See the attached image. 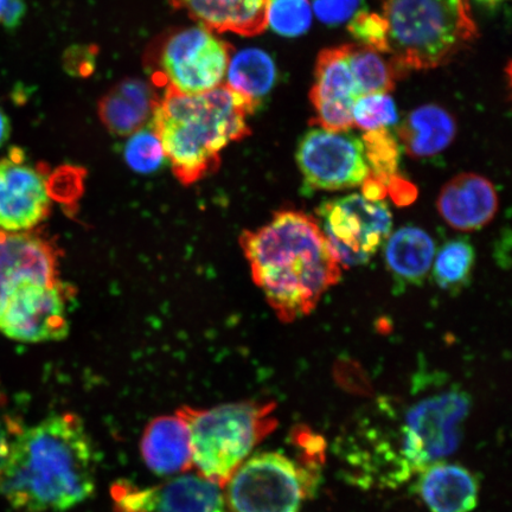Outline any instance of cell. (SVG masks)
<instances>
[{
  "label": "cell",
  "instance_id": "cell-39",
  "mask_svg": "<svg viewBox=\"0 0 512 512\" xmlns=\"http://www.w3.org/2000/svg\"><path fill=\"white\" fill-rule=\"evenodd\" d=\"M475 2L486 9L495 10L504 3L509 2V0H475Z\"/></svg>",
  "mask_w": 512,
  "mask_h": 512
},
{
  "label": "cell",
  "instance_id": "cell-29",
  "mask_svg": "<svg viewBox=\"0 0 512 512\" xmlns=\"http://www.w3.org/2000/svg\"><path fill=\"white\" fill-rule=\"evenodd\" d=\"M124 157L127 165L140 174L157 171L166 160L162 143L151 127L131 134L125 145Z\"/></svg>",
  "mask_w": 512,
  "mask_h": 512
},
{
  "label": "cell",
  "instance_id": "cell-38",
  "mask_svg": "<svg viewBox=\"0 0 512 512\" xmlns=\"http://www.w3.org/2000/svg\"><path fill=\"white\" fill-rule=\"evenodd\" d=\"M11 136V124L8 115L0 107V149L8 143Z\"/></svg>",
  "mask_w": 512,
  "mask_h": 512
},
{
  "label": "cell",
  "instance_id": "cell-26",
  "mask_svg": "<svg viewBox=\"0 0 512 512\" xmlns=\"http://www.w3.org/2000/svg\"><path fill=\"white\" fill-rule=\"evenodd\" d=\"M362 144L369 172L386 184L398 174L400 164V143L388 128L368 131L363 134Z\"/></svg>",
  "mask_w": 512,
  "mask_h": 512
},
{
  "label": "cell",
  "instance_id": "cell-14",
  "mask_svg": "<svg viewBox=\"0 0 512 512\" xmlns=\"http://www.w3.org/2000/svg\"><path fill=\"white\" fill-rule=\"evenodd\" d=\"M360 95L348 62V44L320 51L310 99L316 111L313 125L332 132L354 127L352 108Z\"/></svg>",
  "mask_w": 512,
  "mask_h": 512
},
{
  "label": "cell",
  "instance_id": "cell-3",
  "mask_svg": "<svg viewBox=\"0 0 512 512\" xmlns=\"http://www.w3.org/2000/svg\"><path fill=\"white\" fill-rule=\"evenodd\" d=\"M258 105L223 83L195 95L166 89L151 128L178 181L192 185L219 169L223 150L251 134L248 117Z\"/></svg>",
  "mask_w": 512,
  "mask_h": 512
},
{
  "label": "cell",
  "instance_id": "cell-37",
  "mask_svg": "<svg viewBox=\"0 0 512 512\" xmlns=\"http://www.w3.org/2000/svg\"><path fill=\"white\" fill-rule=\"evenodd\" d=\"M361 187L362 196L371 202H382L388 196L386 184L380 178L371 175L370 172Z\"/></svg>",
  "mask_w": 512,
  "mask_h": 512
},
{
  "label": "cell",
  "instance_id": "cell-5",
  "mask_svg": "<svg viewBox=\"0 0 512 512\" xmlns=\"http://www.w3.org/2000/svg\"><path fill=\"white\" fill-rule=\"evenodd\" d=\"M273 403L235 402L208 409H178L187 421L192 467L198 475L223 486L277 421Z\"/></svg>",
  "mask_w": 512,
  "mask_h": 512
},
{
  "label": "cell",
  "instance_id": "cell-31",
  "mask_svg": "<svg viewBox=\"0 0 512 512\" xmlns=\"http://www.w3.org/2000/svg\"><path fill=\"white\" fill-rule=\"evenodd\" d=\"M23 430L21 421L11 413L8 398L0 387V476L8 463L12 446Z\"/></svg>",
  "mask_w": 512,
  "mask_h": 512
},
{
  "label": "cell",
  "instance_id": "cell-30",
  "mask_svg": "<svg viewBox=\"0 0 512 512\" xmlns=\"http://www.w3.org/2000/svg\"><path fill=\"white\" fill-rule=\"evenodd\" d=\"M349 31L361 46L380 54H388V28L383 16L374 12H358L351 18Z\"/></svg>",
  "mask_w": 512,
  "mask_h": 512
},
{
  "label": "cell",
  "instance_id": "cell-7",
  "mask_svg": "<svg viewBox=\"0 0 512 512\" xmlns=\"http://www.w3.org/2000/svg\"><path fill=\"white\" fill-rule=\"evenodd\" d=\"M317 214L331 252L343 267L368 264L392 232L393 217L387 204L358 194L326 201Z\"/></svg>",
  "mask_w": 512,
  "mask_h": 512
},
{
  "label": "cell",
  "instance_id": "cell-15",
  "mask_svg": "<svg viewBox=\"0 0 512 512\" xmlns=\"http://www.w3.org/2000/svg\"><path fill=\"white\" fill-rule=\"evenodd\" d=\"M60 254L53 242L32 232L0 230V303L27 283H56Z\"/></svg>",
  "mask_w": 512,
  "mask_h": 512
},
{
  "label": "cell",
  "instance_id": "cell-11",
  "mask_svg": "<svg viewBox=\"0 0 512 512\" xmlns=\"http://www.w3.org/2000/svg\"><path fill=\"white\" fill-rule=\"evenodd\" d=\"M296 159L304 183L311 190L361 187L369 172L362 140L349 131L313 128L300 140Z\"/></svg>",
  "mask_w": 512,
  "mask_h": 512
},
{
  "label": "cell",
  "instance_id": "cell-34",
  "mask_svg": "<svg viewBox=\"0 0 512 512\" xmlns=\"http://www.w3.org/2000/svg\"><path fill=\"white\" fill-rule=\"evenodd\" d=\"M96 47H73L66 51L64 56V67L70 75L87 76L92 75L95 69Z\"/></svg>",
  "mask_w": 512,
  "mask_h": 512
},
{
  "label": "cell",
  "instance_id": "cell-24",
  "mask_svg": "<svg viewBox=\"0 0 512 512\" xmlns=\"http://www.w3.org/2000/svg\"><path fill=\"white\" fill-rule=\"evenodd\" d=\"M348 62L360 95L393 91L400 72L382 54L361 44H348Z\"/></svg>",
  "mask_w": 512,
  "mask_h": 512
},
{
  "label": "cell",
  "instance_id": "cell-35",
  "mask_svg": "<svg viewBox=\"0 0 512 512\" xmlns=\"http://www.w3.org/2000/svg\"><path fill=\"white\" fill-rule=\"evenodd\" d=\"M387 194L392 198L396 206H411L418 198V188L406 178L396 174L390 177L386 183Z\"/></svg>",
  "mask_w": 512,
  "mask_h": 512
},
{
  "label": "cell",
  "instance_id": "cell-40",
  "mask_svg": "<svg viewBox=\"0 0 512 512\" xmlns=\"http://www.w3.org/2000/svg\"><path fill=\"white\" fill-rule=\"evenodd\" d=\"M8 2H9V0H0V19H2L4 10L6 8V5H8Z\"/></svg>",
  "mask_w": 512,
  "mask_h": 512
},
{
  "label": "cell",
  "instance_id": "cell-12",
  "mask_svg": "<svg viewBox=\"0 0 512 512\" xmlns=\"http://www.w3.org/2000/svg\"><path fill=\"white\" fill-rule=\"evenodd\" d=\"M51 197L46 166L29 162L18 147L0 159V230L31 232L49 216Z\"/></svg>",
  "mask_w": 512,
  "mask_h": 512
},
{
  "label": "cell",
  "instance_id": "cell-33",
  "mask_svg": "<svg viewBox=\"0 0 512 512\" xmlns=\"http://www.w3.org/2000/svg\"><path fill=\"white\" fill-rule=\"evenodd\" d=\"M362 0H312L320 22L338 25L350 21L360 11Z\"/></svg>",
  "mask_w": 512,
  "mask_h": 512
},
{
  "label": "cell",
  "instance_id": "cell-6",
  "mask_svg": "<svg viewBox=\"0 0 512 512\" xmlns=\"http://www.w3.org/2000/svg\"><path fill=\"white\" fill-rule=\"evenodd\" d=\"M233 47L213 31L198 27L164 32L144 54V66L156 88L195 95L220 86Z\"/></svg>",
  "mask_w": 512,
  "mask_h": 512
},
{
  "label": "cell",
  "instance_id": "cell-17",
  "mask_svg": "<svg viewBox=\"0 0 512 512\" xmlns=\"http://www.w3.org/2000/svg\"><path fill=\"white\" fill-rule=\"evenodd\" d=\"M140 451L155 475L175 477L188 472L192 448L187 421L178 412L153 419L145 428Z\"/></svg>",
  "mask_w": 512,
  "mask_h": 512
},
{
  "label": "cell",
  "instance_id": "cell-13",
  "mask_svg": "<svg viewBox=\"0 0 512 512\" xmlns=\"http://www.w3.org/2000/svg\"><path fill=\"white\" fill-rule=\"evenodd\" d=\"M112 498L115 512H230L222 486L198 473L185 472L149 488L117 483Z\"/></svg>",
  "mask_w": 512,
  "mask_h": 512
},
{
  "label": "cell",
  "instance_id": "cell-9",
  "mask_svg": "<svg viewBox=\"0 0 512 512\" xmlns=\"http://www.w3.org/2000/svg\"><path fill=\"white\" fill-rule=\"evenodd\" d=\"M304 496L296 464L275 452L246 459L224 495L233 512H297Z\"/></svg>",
  "mask_w": 512,
  "mask_h": 512
},
{
  "label": "cell",
  "instance_id": "cell-23",
  "mask_svg": "<svg viewBox=\"0 0 512 512\" xmlns=\"http://www.w3.org/2000/svg\"><path fill=\"white\" fill-rule=\"evenodd\" d=\"M226 85L260 104L277 80V67L266 51L249 48L230 59Z\"/></svg>",
  "mask_w": 512,
  "mask_h": 512
},
{
  "label": "cell",
  "instance_id": "cell-36",
  "mask_svg": "<svg viewBox=\"0 0 512 512\" xmlns=\"http://www.w3.org/2000/svg\"><path fill=\"white\" fill-rule=\"evenodd\" d=\"M25 14H27V3H25V0H9L2 19H0V24L6 30H16L23 22Z\"/></svg>",
  "mask_w": 512,
  "mask_h": 512
},
{
  "label": "cell",
  "instance_id": "cell-20",
  "mask_svg": "<svg viewBox=\"0 0 512 512\" xmlns=\"http://www.w3.org/2000/svg\"><path fill=\"white\" fill-rule=\"evenodd\" d=\"M419 492L432 512H471L478 503V484L458 465L428 467L419 482Z\"/></svg>",
  "mask_w": 512,
  "mask_h": 512
},
{
  "label": "cell",
  "instance_id": "cell-32",
  "mask_svg": "<svg viewBox=\"0 0 512 512\" xmlns=\"http://www.w3.org/2000/svg\"><path fill=\"white\" fill-rule=\"evenodd\" d=\"M334 376L339 387L345 392L358 396H370L374 393L366 371L355 361H338L335 364Z\"/></svg>",
  "mask_w": 512,
  "mask_h": 512
},
{
  "label": "cell",
  "instance_id": "cell-1",
  "mask_svg": "<svg viewBox=\"0 0 512 512\" xmlns=\"http://www.w3.org/2000/svg\"><path fill=\"white\" fill-rule=\"evenodd\" d=\"M95 447L78 415L49 416L23 430L0 476V494L18 512H63L94 494Z\"/></svg>",
  "mask_w": 512,
  "mask_h": 512
},
{
  "label": "cell",
  "instance_id": "cell-2",
  "mask_svg": "<svg viewBox=\"0 0 512 512\" xmlns=\"http://www.w3.org/2000/svg\"><path fill=\"white\" fill-rule=\"evenodd\" d=\"M240 245L256 286L283 323L309 316L323 294L341 281L342 268L315 217L280 210Z\"/></svg>",
  "mask_w": 512,
  "mask_h": 512
},
{
  "label": "cell",
  "instance_id": "cell-28",
  "mask_svg": "<svg viewBox=\"0 0 512 512\" xmlns=\"http://www.w3.org/2000/svg\"><path fill=\"white\" fill-rule=\"evenodd\" d=\"M354 126L364 132L388 128L398 123L396 105L389 93H374L358 96L352 108Z\"/></svg>",
  "mask_w": 512,
  "mask_h": 512
},
{
  "label": "cell",
  "instance_id": "cell-16",
  "mask_svg": "<svg viewBox=\"0 0 512 512\" xmlns=\"http://www.w3.org/2000/svg\"><path fill=\"white\" fill-rule=\"evenodd\" d=\"M437 206L448 226L460 232H475L494 220L497 191L488 178L467 172L444 185Z\"/></svg>",
  "mask_w": 512,
  "mask_h": 512
},
{
  "label": "cell",
  "instance_id": "cell-18",
  "mask_svg": "<svg viewBox=\"0 0 512 512\" xmlns=\"http://www.w3.org/2000/svg\"><path fill=\"white\" fill-rule=\"evenodd\" d=\"M162 99L158 88L139 79H125L99 101L98 112L107 131L130 137L149 123Z\"/></svg>",
  "mask_w": 512,
  "mask_h": 512
},
{
  "label": "cell",
  "instance_id": "cell-25",
  "mask_svg": "<svg viewBox=\"0 0 512 512\" xmlns=\"http://www.w3.org/2000/svg\"><path fill=\"white\" fill-rule=\"evenodd\" d=\"M475 248L465 239L445 243L435 256L433 277L435 283L445 291L462 290L471 279L475 268Z\"/></svg>",
  "mask_w": 512,
  "mask_h": 512
},
{
  "label": "cell",
  "instance_id": "cell-19",
  "mask_svg": "<svg viewBox=\"0 0 512 512\" xmlns=\"http://www.w3.org/2000/svg\"><path fill=\"white\" fill-rule=\"evenodd\" d=\"M202 27L213 32L256 36L264 32L270 0H170Z\"/></svg>",
  "mask_w": 512,
  "mask_h": 512
},
{
  "label": "cell",
  "instance_id": "cell-22",
  "mask_svg": "<svg viewBox=\"0 0 512 512\" xmlns=\"http://www.w3.org/2000/svg\"><path fill=\"white\" fill-rule=\"evenodd\" d=\"M386 262L393 277L403 285H419L430 273L435 243L424 229L403 227L389 235Z\"/></svg>",
  "mask_w": 512,
  "mask_h": 512
},
{
  "label": "cell",
  "instance_id": "cell-4",
  "mask_svg": "<svg viewBox=\"0 0 512 512\" xmlns=\"http://www.w3.org/2000/svg\"><path fill=\"white\" fill-rule=\"evenodd\" d=\"M382 16L399 72L443 66L478 36L470 0H384Z\"/></svg>",
  "mask_w": 512,
  "mask_h": 512
},
{
  "label": "cell",
  "instance_id": "cell-27",
  "mask_svg": "<svg viewBox=\"0 0 512 512\" xmlns=\"http://www.w3.org/2000/svg\"><path fill=\"white\" fill-rule=\"evenodd\" d=\"M312 8L310 0H270L267 25L285 37H298L310 29Z\"/></svg>",
  "mask_w": 512,
  "mask_h": 512
},
{
  "label": "cell",
  "instance_id": "cell-21",
  "mask_svg": "<svg viewBox=\"0 0 512 512\" xmlns=\"http://www.w3.org/2000/svg\"><path fill=\"white\" fill-rule=\"evenodd\" d=\"M452 115L437 105H424L409 113L398 128V138L412 158H430L445 151L456 137Z\"/></svg>",
  "mask_w": 512,
  "mask_h": 512
},
{
  "label": "cell",
  "instance_id": "cell-10",
  "mask_svg": "<svg viewBox=\"0 0 512 512\" xmlns=\"http://www.w3.org/2000/svg\"><path fill=\"white\" fill-rule=\"evenodd\" d=\"M69 298L61 280L16 287L0 303V334L22 343L62 341L69 332Z\"/></svg>",
  "mask_w": 512,
  "mask_h": 512
},
{
  "label": "cell",
  "instance_id": "cell-8",
  "mask_svg": "<svg viewBox=\"0 0 512 512\" xmlns=\"http://www.w3.org/2000/svg\"><path fill=\"white\" fill-rule=\"evenodd\" d=\"M471 400L459 389L430 396L415 403L400 431L401 452L411 470L450 456L460 443L459 427L469 414Z\"/></svg>",
  "mask_w": 512,
  "mask_h": 512
}]
</instances>
